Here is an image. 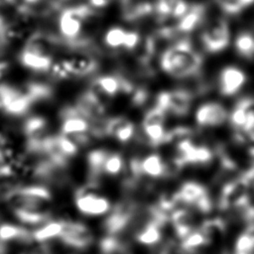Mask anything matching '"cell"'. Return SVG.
<instances>
[{"label": "cell", "mask_w": 254, "mask_h": 254, "mask_svg": "<svg viewBox=\"0 0 254 254\" xmlns=\"http://www.w3.org/2000/svg\"><path fill=\"white\" fill-rule=\"evenodd\" d=\"M64 221H51L32 233L33 239L37 242H46L49 239L59 237L64 229Z\"/></svg>", "instance_id": "obj_27"}, {"label": "cell", "mask_w": 254, "mask_h": 254, "mask_svg": "<svg viewBox=\"0 0 254 254\" xmlns=\"http://www.w3.org/2000/svg\"><path fill=\"white\" fill-rule=\"evenodd\" d=\"M47 121L41 116H32L26 119L23 124V133L26 136V146L40 142L46 135Z\"/></svg>", "instance_id": "obj_19"}, {"label": "cell", "mask_w": 254, "mask_h": 254, "mask_svg": "<svg viewBox=\"0 0 254 254\" xmlns=\"http://www.w3.org/2000/svg\"><path fill=\"white\" fill-rule=\"evenodd\" d=\"M4 200L22 222L38 224L50 218L52 194L42 186L17 187L4 193Z\"/></svg>", "instance_id": "obj_1"}, {"label": "cell", "mask_w": 254, "mask_h": 254, "mask_svg": "<svg viewBox=\"0 0 254 254\" xmlns=\"http://www.w3.org/2000/svg\"><path fill=\"white\" fill-rule=\"evenodd\" d=\"M205 13V8L201 4H196L190 6L186 14L179 19V22L176 26V30L189 33L194 30L202 21Z\"/></svg>", "instance_id": "obj_22"}, {"label": "cell", "mask_w": 254, "mask_h": 254, "mask_svg": "<svg viewBox=\"0 0 254 254\" xmlns=\"http://www.w3.org/2000/svg\"><path fill=\"white\" fill-rule=\"evenodd\" d=\"M71 75L83 76L97 67V62L87 54H77L65 59Z\"/></svg>", "instance_id": "obj_21"}, {"label": "cell", "mask_w": 254, "mask_h": 254, "mask_svg": "<svg viewBox=\"0 0 254 254\" xmlns=\"http://www.w3.org/2000/svg\"><path fill=\"white\" fill-rule=\"evenodd\" d=\"M104 134L109 135L117 139L119 142H128L135 132L134 124L124 118V117H115L109 119L104 127H103Z\"/></svg>", "instance_id": "obj_18"}, {"label": "cell", "mask_w": 254, "mask_h": 254, "mask_svg": "<svg viewBox=\"0 0 254 254\" xmlns=\"http://www.w3.org/2000/svg\"><path fill=\"white\" fill-rule=\"evenodd\" d=\"M93 86L94 89L106 96H115L121 91L129 92L132 90V86L126 79L115 75H102L95 79Z\"/></svg>", "instance_id": "obj_17"}, {"label": "cell", "mask_w": 254, "mask_h": 254, "mask_svg": "<svg viewBox=\"0 0 254 254\" xmlns=\"http://www.w3.org/2000/svg\"><path fill=\"white\" fill-rule=\"evenodd\" d=\"M163 226L164 224L150 217L149 221L136 234L137 241L143 245H148V246L157 244L161 240V237H162L161 229Z\"/></svg>", "instance_id": "obj_24"}, {"label": "cell", "mask_w": 254, "mask_h": 254, "mask_svg": "<svg viewBox=\"0 0 254 254\" xmlns=\"http://www.w3.org/2000/svg\"><path fill=\"white\" fill-rule=\"evenodd\" d=\"M153 10H154V6L148 2L137 3L134 5L128 6V8L125 10L124 16L127 20H136L138 18L144 17L152 13Z\"/></svg>", "instance_id": "obj_34"}, {"label": "cell", "mask_w": 254, "mask_h": 254, "mask_svg": "<svg viewBox=\"0 0 254 254\" xmlns=\"http://www.w3.org/2000/svg\"><path fill=\"white\" fill-rule=\"evenodd\" d=\"M248 182L241 175L227 183L220 193L218 199V206L220 209L240 208L249 203V187Z\"/></svg>", "instance_id": "obj_5"}, {"label": "cell", "mask_w": 254, "mask_h": 254, "mask_svg": "<svg viewBox=\"0 0 254 254\" xmlns=\"http://www.w3.org/2000/svg\"><path fill=\"white\" fill-rule=\"evenodd\" d=\"M166 112L155 105L152 109H150L143 120V131L153 146H158L160 144L165 143L167 131L165 129V118Z\"/></svg>", "instance_id": "obj_10"}, {"label": "cell", "mask_w": 254, "mask_h": 254, "mask_svg": "<svg viewBox=\"0 0 254 254\" xmlns=\"http://www.w3.org/2000/svg\"><path fill=\"white\" fill-rule=\"evenodd\" d=\"M9 68V64L6 62H0V79L4 76L6 71Z\"/></svg>", "instance_id": "obj_41"}, {"label": "cell", "mask_w": 254, "mask_h": 254, "mask_svg": "<svg viewBox=\"0 0 254 254\" xmlns=\"http://www.w3.org/2000/svg\"><path fill=\"white\" fill-rule=\"evenodd\" d=\"M62 134L66 136H76L86 134L90 129V124L76 107H68L63 111Z\"/></svg>", "instance_id": "obj_14"}, {"label": "cell", "mask_w": 254, "mask_h": 254, "mask_svg": "<svg viewBox=\"0 0 254 254\" xmlns=\"http://www.w3.org/2000/svg\"><path fill=\"white\" fill-rule=\"evenodd\" d=\"M230 121L238 130L236 138L242 143H247L249 154L254 157V99H241L234 107Z\"/></svg>", "instance_id": "obj_4"}, {"label": "cell", "mask_w": 254, "mask_h": 254, "mask_svg": "<svg viewBox=\"0 0 254 254\" xmlns=\"http://www.w3.org/2000/svg\"><path fill=\"white\" fill-rule=\"evenodd\" d=\"M93 14L89 5H78L64 9L59 16V31L66 44H81L79 39L83 22Z\"/></svg>", "instance_id": "obj_3"}, {"label": "cell", "mask_w": 254, "mask_h": 254, "mask_svg": "<svg viewBox=\"0 0 254 254\" xmlns=\"http://www.w3.org/2000/svg\"><path fill=\"white\" fill-rule=\"evenodd\" d=\"M227 118L226 109L219 103L208 102L200 105L195 112V121L204 127L219 126Z\"/></svg>", "instance_id": "obj_15"}, {"label": "cell", "mask_w": 254, "mask_h": 254, "mask_svg": "<svg viewBox=\"0 0 254 254\" xmlns=\"http://www.w3.org/2000/svg\"><path fill=\"white\" fill-rule=\"evenodd\" d=\"M8 24L9 22L0 15V53H2L6 47L11 44L8 37Z\"/></svg>", "instance_id": "obj_37"}, {"label": "cell", "mask_w": 254, "mask_h": 254, "mask_svg": "<svg viewBox=\"0 0 254 254\" xmlns=\"http://www.w3.org/2000/svg\"><path fill=\"white\" fill-rule=\"evenodd\" d=\"M192 101V95L187 90H173L162 92L157 97L156 105L161 107L166 113L183 116L190 110Z\"/></svg>", "instance_id": "obj_11"}, {"label": "cell", "mask_w": 254, "mask_h": 254, "mask_svg": "<svg viewBox=\"0 0 254 254\" xmlns=\"http://www.w3.org/2000/svg\"><path fill=\"white\" fill-rule=\"evenodd\" d=\"M126 33H127V31H125L124 29H122L120 27L110 28L104 36L105 45L112 49H117V48L123 47Z\"/></svg>", "instance_id": "obj_32"}, {"label": "cell", "mask_w": 254, "mask_h": 254, "mask_svg": "<svg viewBox=\"0 0 254 254\" xmlns=\"http://www.w3.org/2000/svg\"><path fill=\"white\" fill-rule=\"evenodd\" d=\"M153 254H169L166 250H160V251H157V252H154Z\"/></svg>", "instance_id": "obj_45"}, {"label": "cell", "mask_w": 254, "mask_h": 254, "mask_svg": "<svg viewBox=\"0 0 254 254\" xmlns=\"http://www.w3.org/2000/svg\"><path fill=\"white\" fill-rule=\"evenodd\" d=\"M59 238L67 246L83 249L90 245L93 236L89 228L83 223L64 221V229Z\"/></svg>", "instance_id": "obj_12"}, {"label": "cell", "mask_w": 254, "mask_h": 254, "mask_svg": "<svg viewBox=\"0 0 254 254\" xmlns=\"http://www.w3.org/2000/svg\"><path fill=\"white\" fill-rule=\"evenodd\" d=\"M6 244L3 241H0V254H6Z\"/></svg>", "instance_id": "obj_42"}, {"label": "cell", "mask_w": 254, "mask_h": 254, "mask_svg": "<svg viewBox=\"0 0 254 254\" xmlns=\"http://www.w3.org/2000/svg\"><path fill=\"white\" fill-rule=\"evenodd\" d=\"M175 194L179 202L193 206L202 213H207L211 209L209 193L206 188L198 183L187 182Z\"/></svg>", "instance_id": "obj_7"}, {"label": "cell", "mask_w": 254, "mask_h": 254, "mask_svg": "<svg viewBox=\"0 0 254 254\" xmlns=\"http://www.w3.org/2000/svg\"><path fill=\"white\" fill-rule=\"evenodd\" d=\"M19 61L26 68L39 72L50 70L53 64V60L51 56L42 55L24 49L19 55Z\"/></svg>", "instance_id": "obj_20"}, {"label": "cell", "mask_w": 254, "mask_h": 254, "mask_svg": "<svg viewBox=\"0 0 254 254\" xmlns=\"http://www.w3.org/2000/svg\"><path fill=\"white\" fill-rule=\"evenodd\" d=\"M171 220L176 234L182 239L190 234L193 229V214L188 209L179 208L174 210L171 214Z\"/></svg>", "instance_id": "obj_23"}, {"label": "cell", "mask_w": 254, "mask_h": 254, "mask_svg": "<svg viewBox=\"0 0 254 254\" xmlns=\"http://www.w3.org/2000/svg\"><path fill=\"white\" fill-rule=\"evenodd\" d=\"M245 73L235 66L224 67L219 75V90L222 95L235 94L245 83Z\"/></svg>", "instance_id": "obj_16"}, {"label": "cell", "mask_w": 254, "mask_h": 254, "mask_svg": "<svg viewBox=\"0 0 254 254\" xmlns=\"http://www.w3.org/2000/svg\"><path fill=\"white\" fill-rule=\"evenodd\" d=\"M235 48L239 55L245 58L254 56V37L250 33H242L235 40Z\"/></svg>", "instance_id": "obj_30"}, {"label": "cell", "mask_w": 254, "mask_h": 254, "mask_svg": "<svg viewBox=\"0 0 254 254\" xmlns=\"http://www.w3.org/2000/svg\"><path fill=\"white\" fill-rule=\"evenodd\" d=\"M139 40H140V37L138 33L133 31H127L123 48H125L126 50H134L135 48L138 47Z\"/></svg>", "instance_id": "obj_39"}, {"label": "cell", "mask_w": 254, "mask_h": 254, "mask_svg": "<svg viewBox=\"0 0 254 254\" xmlns=\"http://www.w3.org/2000/svg\"><path fill=\"white\" fill-rule=\"evenodd\" d=\"M22 88L34 103L49 99L53 92L50 85L41 82H29Z\"/></svg>", "instance_id": "obj_28"}, {"label": "cell", "mask_w": 254, "mask_h": 254, "mask_svg": "<svg viewBox=\"0 0 254 254\" xmlns=\"http://www.w3.org/2000/svg\"><path fill=\"white\" fill-rule=\"evenodd\" d=\"M50 70H51L52 74L56 78H59V79H64V78H67V77L71 76V73L68 69L65 59L61 60V61L56 62V63H53Z\"/></svg>", "instance_id": "obj_36"}, {"label": "cell", "mask_w": 254, "mask_h": 254, "mask_svg": "<svg viewBox=\"0 0 254 254\" xmlns=\"http://www.w3.org/2000/svg\"><path fill=\"white\" fill-rule=\"evenodd\" d=\"M220 8L227 14H237L252 5L254 0H216Z\"/></svg>", "instance_id": "obj_35"}, {"label": "cell", "mask_w": 254, "mask_h": 254, "mask_svg": "<svg viewBox=\"0 0 254 254\" xmlns=\"http://www.w3.org/2000/svg\"><path fill=\"white\" fill-rule=\"evenodd\" d=\"M230 40L228 24L223 19H214L209 22L201 34L204 49L211 54L224 50Z\"/></svg>", "instance_id": "obj_8"}, {"label": "cell", "mask_w": 254, "mask_h": 254, "mask_svg": "<svg viewBox=\"0 0 254 254\" xmlns=\"http://www.w3.org/2000/svg\"><path fill=\"white\" fill-rule=\"evenodd\" d=\"M211 159L212 153L207 147L197 146L189 138L182 139L178 143V155L175 159L178 168L187 165H206Z\"/></svg>", "instance_id": "obj_9"}, {"label": "cell", "mask_w": 254, "mask_h": 254, "mask_svg": "<svg viewBox=\"0 0 254 254\" xmlns=\"http://www.w3.org/2000/svg\"><path fill=\"white\" fill-rule=\"evenodd\" d=\"M209 239L205 236V234L200 230H196L194 232H190L185 238H183L182 249L185 252H193L194 250L209 244Z\"/></svg>", "instance_id": "obj_29"}, {"label": "cell", "mask_w": 254, "mask_h": 254, "mask_svg": "<svg viewBox=\"0 0 254 254\" xmlns=\"http://www.w3.org/2000/svg\"><path fill=\"white\" fill-rule=\"evenodd\" d=\"M123 168V160L122 157L117 153H108L104 164H103V173L110 175V176H116L120 174Z\"/></svg>", "instance_id": "obj_33"}, {"label": "cell", "mask_w": 254, "mask_h": 254, "mask_svg": "<svg viewBox=\"0 0 254 254\" xmlns=\"http://www.w3.org/2000/svg\"><path fill=\"white\" fill-rule=\"evenodd\" d=\"M140 167L142 174L153 178L161 177L166 173V166L157 154H151L140 161Z\"/></svg>", "instance_id": "obj_26"}, {"label": "cell", "mask_w": 254, "mask_h": 254, "mask_svg": "<svg viewBox=\"0 0 254 254\" xmlns=\"http://www.w3.org/2000/svg\"><path fill=\"white\" fill-rule=\"evenodd\" d=\"M138 204L132 200H124L115 205L104 221V228L109 235L119 236L136 216Z\"/></svg>", "instance_id": "obj_6"}, {"label": "cell", "mask_w": 254, "mask_h": 254, "mask_svg": "<svg viewBox=\"0 0 254 254\" xmlns=\"http://www.w3.org/2000/svg\"><path fill=\"white\" fill-rule=\"evenodd\" d=\"M42 0H24L25 4L24 5H27V6H30V5H34V4H37L39 2H41Z\"/></svg>", "instance_id": "obj_43"}, {"label": "cell", "mask_w": 254, "mask_h": 254, "mask_svg": "<svg viewBox=\"0 0 254 254\" xmlns=\"http://www.w3.org/2000/svg\"><path fill=\"white\" fill-rule=\"evenodd\" d=\"M16 2V0H0V5H4V4H14Z\"/></svg>", "instance_id": "obj_44"}, {"label": "cell", "mask_w": 254, "mask_h": 254, "mask_svg": "<svg viewBox=\"0 0 254 254\" xmlns=\"http://www.w3.org/2000/svg\"><path fill=\"white\" fill-rule=\"evenodd\" d=\"M75 205L80 212L87 215H101L110 208V203L105 197L88 192L87 189L82 188L75 192Z\"/></svg>", "instance_id": "obj_13"}, {"label": "cell", "mask_w": 254, "mask_h": 254, "mask_svg": "<svg viewBox=\"0 0 254 254\" xmlns=\"http://www.w3.org/2000/svg\"><path fill=\"white\" fill-rule=\"evenodd\" d=\"M202 58L188 40H181L168 48L161 57V67L174 77L184 78L196 74L201 67Z\"/></svg>", "instance_id": "obj_2"}, {"label": "cell", "mask_w": 254, "mask_h": 254, "mask_svg": "<svg viewBox=\"0 0 254 254\" xmlns=\"http://www.w3.org/2000/svg\"><path fill=\"white\" fill-rule=\"evenodd\" d=\"M108 4V0H89V6L101 8Z\"/></svg>", "instance_id": "obj_40"}, {"label": "cell", "mask_w": 254, "mask_h": 254, "mask_svg": "<svg viewBox=\"0 0 254 254\" xmlns=\"http://www.w3.org/2000/svg\"><path fill=\"white\" fill-rule=\"evenodd\" d=\"M211 242L216 236L221 235L225 231V222L220 218L205 220L199 228Z\"/></svg>", "instance_id": "obj_31"}, {"label": "cell", "mask_w": 254, "mask_h": 254, "mask_svg": "<svg viewBox=\"0 0 254 254\" xmlns=\"http://www.w3.org/2000/svg\"><path fill=\"white\" fill-rule=\"evenodd\" d=\"M20 254H52V251L46 242H39V244L27 248Z\"/></svg>", "instance_id": "obj_38"}, {"label": "cell", "mask_w": 254, "mask_h": 254, "mask_svg": "<svg viewBox=\"0 0 254 254\" xmlns=\"http://www.w3.org/2000/svg\"><path fill=\"white\" fill-rule=\"evenodd\" d=\"M10 240H18L22 242H31L33 239L32 233L24 227L4 223L0 225V241L7 242Z\"/></svg>", "instance_id": "obj_25"}]
</instances>
